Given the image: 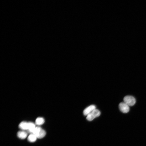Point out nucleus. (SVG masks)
Instances as JSON below:
<instances>
[{
	"instance_id": "nucleus-1",
	"label": "nucleus",
	"mask_w": 146,
	"mask_h": 146,
	"mask_svg": "<svg viewBox=\"0 0 146 146\" xmlns=\"http://www.w3.org/2000/svg\"><path fill=\"white\" fill-rule=\"evenodd\" d=\"M32 133L35 135L38 139H39L43 138L46 134L45 131L39 126H36Z\"/></svg>"
},
{
	"instance_id": "nucleus-2",
	"label": "nucleus",
	"mask_w": 146,
	"mask_h": 146,
	"mask_svg": "<svg viewBox=\"0 0 146 146\" xmlns=\"http://www.w3.org/2000/svg\"><path fill=\"white\" fill-rule=\"evenodd\" d=\"M100 114L101 113L100 111L96 109L87 116L86 119L88 121H92L95 118L99 117Z\"/></svg>"
},
{
	"instance_id": "nucleus-3",
	"label": "nucleus",
	"mask_w": 146,
	"mask_h": 146,
	"mask_svg": "<svg viewBox=\"0 0 146 146\" xmlns=\"http://www.w3.org/2000/svg\"><path fill=\"white\" fill-rule=\"evenodd\" d=\"M123 100L124 102L129 106H134L136 103L135 98L132 96H126L124 97Z\"/></svg>"
},
{
	"instance_id": "nucleus-4",
	"label": "nucleus",
	"mask_w": 146,
	"mask_h": 146,
	"mask_svg": "<svg viewBox=\"0 0 146 146\" xmlns=\"http://www.w3.org/2000/svg\"><path fill=\"white\" fill-rule=\"evenodd\" d=\"M119 107L120 111L123 113H128L130 110L129 106L124 102L120 103Z\"/></svg>"
},
{
	"instance_id": "nucleus-5",
	"label": "nucleus",
	"mask_w": 146,
	"mask_h": 146,
	"mask_svg": "<svg viewBox=\"0 0 146 146\" xmlns=\"http://www.w3.org/2000/svg\"><path fill=\"white\" fill-rule=\"evenodd\" d=\"M96 106L93 105H91L86 108L83 111L85 116H87L91 112L96 109Z\"/></svg>"
},
{
	"instance_id": "nucleus-6",
	"label": "nucleus",
	"mask_w": 146,
	"mask_h": 146,
	"mask_svg": "<svg viewBox=\"0 0 146 146\" xmlns=\"http://www.w3.org/2000/svg\"><path fill=\"white\" fill-rule=\"evenodd\" d=\"M19 128L23 131H28L29 128V122L23 121L19 125Z\"/></svg>"
},
{
	"instance_id": "nucleus-7",
	"label": "nucleus",
	"mask_w": 146,
	"mask_h": 146,
	"mask_svg": "<svg viewBox=\"0 0 146 146\" xmlns=\"http://www.w3.org/2000/svg\"><path fill=\"white\" fill-rule=\"evenodd\" d=\"M28 135V134L25 131H20L17 133V135L19 138L24 139H25Z\"/></svg>"
},
{
	"instance_id": "nucleus-8",
	"label": "nucleus",
	"mask_w": 146,
	"mask_h": 146,
	"mask_svg": "<svg viewBox=\"0 0 146 146\" xmlns=\"http://www.w3.org/2000/svg\"><path fill=\"white\" fill-rule=\"evenodd\" d=\"M45 120L43 118L39 117L36 119L35 124L36 125L40 126L43 124Z\"/></svg>"
},
{
	"instance_id": "nucleus-9",
	"label": "nucleus",
	"mask_w": 146,
	"mask_h": 146,
	"mask_svg": "<svg viewBox=\"0 0 146 146\" xmlns=\"http://www.w3.org/2000/svg\"><path fill=\"white\" fill-rule=\"evenodd\" d=\"M38 138L34 134H30L28 138V140L29 142L31 143L35 142L37 140Z\"/></svg>"
},
{
	"instance_id": "nucleus-10",
	"label": "nucleus",
	"mask_w": 146,
	"mask_h": 146,
	"mask_svg": "<svg viewBox=\"0 0 146 146\" xmlns=\"http://www.w3.org/2000/svg\"><path fill=\"white\" fill-rule=\"evenodd\" d=\"M36 127L35 124L32 122H29V128L28 132L31 134Z\"/></svg>"
}]
</instances>
